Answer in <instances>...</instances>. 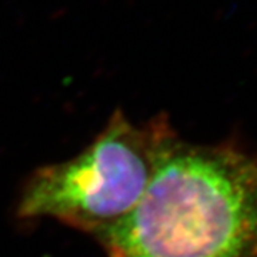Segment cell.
<instances>
[{
	"mask_svg": "<svg viewBox=\"0 0 257 257\" xmlns=\"http://www.w3.org/2000/svg\"><path fill=\"white\" fill-rule=\"evenodd\" d=\"M96 241L107 257H257V155L176 133L138 206Z\"/></svg>",
	"mask_w": 257,
	"mask_h": 257,
	"instance_id": "obj_1",
	"label": "cell"
},
{
	"mask_svg": "<svg viewBox=\"0 0 257 257\" xmlns=\"http://www.w3.org/2000/svg\"><path fill=\"white\" fill-rule=\"evenodd\" d=\"M175 135L165 113L136 124L117 109L80 153L29 176L18 217L55 219L96 240L138 206Z\"/></svg>",
	"mask_w": 257,
	"mask_h": 257,
	"instance_id": "obj_2",
	"label": "cell"
}]
</instances>
